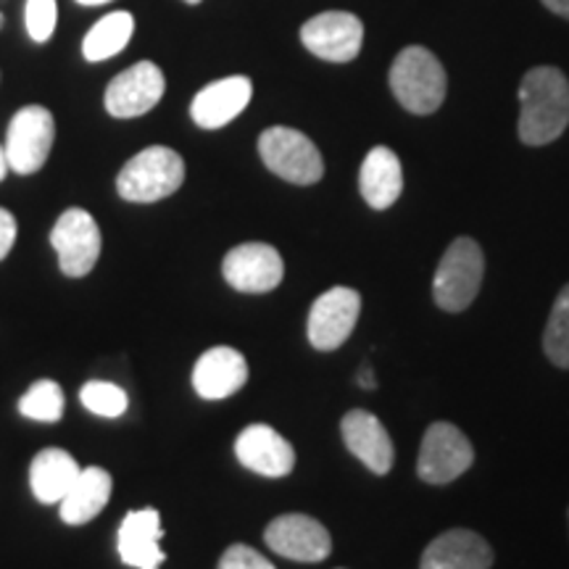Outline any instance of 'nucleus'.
<instances>
[{"label":"nucleus","mask_w":569,"mask_h":569,"mask_svg":"<svg viewBox=\"0 0 569 569\" xmlns=\"http://www.w3.org/2000/svg\"><path fill=\"white\" fill-rule=\"evenodd\" d=\"M80 6H103V3H111V0H77Z\"/></svg>","instance_id":"obj_33"},{"label":"nucleus","mask_w":569,"mask_h":569,"mask_svg":"<svg viewBox=\"0 0 569 569\" xmlns=\"http://www.w3.org/2000/svg\"><path fill=\"white\" fill-rule=\"evenodd\" d=\"M540 3H543L549 11L557 13V17L569 21V0H540Z\"/></svg>","instance_id":"obj_31"},{"label":"nucleus","mask_w":569,"mask_h":569,"mask_svg":"<svg viewBox=\"0 0 569 569\" xmlns=\"http://www.w3.org/2000/svg\"><path fill=\"white\" fill-rule=\"evenodd\" d=\"M356 382H359V388L375 390V388H377V377H375V372H372V367H369V365L361 367L359 372H356Z\"/></svg>","instance_id":"obj_30"},{"label":"nucleus","mask_w":569,"mask_h":569,"mask_svg":"<svg viewBox=\"0 0 569 569\" xmlns=\"http://www.w3.org/2000/svg\"><path fill=\"white\" fill-rule=\"evenodd\" d=\"M361 315V296L353 288H332L311 303L309 343L317 351H336L351 338Z\"/></svg>","instance_id":"obj_10"},{"label":"nucleus","mask_w":569,"mask_h":569,"mask_svg":"<svg viewBox=\"0 0 569 569\" xmlns=\"http://www.w3.org/2000/svg\"><path fill=\"white\" fill-rule=\"evenodd\" d=\"M163 90V71L153 61H138L111 80L106 90V111L117 119L142 117L161 101Z\"/></svg>","instance_id":"obj_12"},{"label":"nucleus","mask_w":569,"mask_h":569,"mask_svg":"<svg viewBox=\"0 0 569 569\" xmlns=\"http://www.w3.org/2000/svg\"><path fill=\"white\" fill-rule=\"evenodd\" d=\"M234 457L264 478H284L296 467V448L269 425H248L234 440Z\"/></svg>","instance_id":"obj_15"},{"label":"nucleus","mask_w":569,"mask_h":569,"mask_svg":"<svg viewBox=\"0 0 569 569\" xmlns=\"http://www.w3.org/2000/svg\"><path fill=\"white\" fill-rule=\"evenodd\" d=\"M111 475L101 467L82 469L80 478L69 488V493L61 498V519L67 525H84L96 519L106 509L111 498Z\"/></svg>","instance_id":"obj_22"},{"label":"nucleus","mask_w":569,"mask_h":569,"mask_svg":"<svg viewBox=\"0 0 569 569\" xmlns=\"http://www.w3.org/2000/svg\"><path fill=\"white\" fill-rule=\"evenodd\" d=\"M134 32V17L130 11H113L106 13L90 27V32L82 40V56L90 63L109 61L119 56L130 46Z\"/></svg>","instance_id":"obj_23"},{"label":"nucleus","mask_w":569,"mask_h":569,"mask_svg":"<svg viewBox=\"0 0 569 569\" xmlns=\"http://www.w3.org/2000/svg\"><path fill=\"white\" fill-rule=\"evenodd\" d=\"M21 417L34 419V422H61L63 417V390L53 380H38L32 388L19 398Z\"/></svg>","instance_id":"obj_25"},{"label":"nucleus","mask_w":569,"mask_h":569,"mask_svg":"<svg viewBox=\"0 0 569 569\" xmlns=\"http://www.w3.org/2000/svg\"><path fill=\"white\" fill-rule=\"evenodd\" d=\"M482 280H486V253L478 240L461 238L446 248L443 259L432 277V301L448 315L467 311L478 298Z\"/></svg>","instance_id":"obj_3"},{"label":"nucleus","mask_w":569,"mask_h":569,"mask_svg":"<svg viewBox=\"0 0 569 569\" xmlns=\"http://www.w3.org/2000/svg\"><path fill=\"white\" fill-rule=\"evenodd\" d=\"M569 127V80L557 67H536L519 84V140L549 146Z\"/></svg>","instance_id":"obj_1"},{"label":"nucleus","mask_w":569,"mask_h":569,"mask_svg":"<svg viewBox=\"0 0 569 569\" xmlns=\"http://www.w3.org/2000/svg\"><path fill=\"white\" fill-rule=\"evenodd\" d=\"M161 517L156 509H138L124 517L119 528V557L127 567L134 569H159L167 559L161 551Z\"/></svg>","instance_id":"obj_19"},{"label":"nucleus","mask_w":569,"mask_h":569,"mask_svg":"<svg viewBox=\"0 0 569 569\" xmlns=\"http://www.w3.org/2000/svg\"><path fill=\"white\" fill-rule=\"evenodd\" d=\"M475 448L451 422H432L425 430L417 457V475L427 486H448L472 467Z\"/></svg>","instance_id":"obj_6"},{"label":"nucleus","mask_w":569,"mask_h":569,"mask_svg":"<svg viewBox=\"0 0 569 569\" xmlns=\"http://www.w3.org/2000/svg\"><path fill=\"white\" fill-rule=\"evenodd\" d=\"M182 182V156L167 146H151L124 163L117 177V190L130 203H156L174 196Z\"/></svg>","instance_id":"obj_4"},{"label":"nucleus","mask_w":569,"mask_h":569,"mask_svg":"<svg viewBox=\"0 0 569 569\" xmlns=\"http://www.w3.org/2000/svg\"><path fill=\"white\" fill-rule=\"evenodd\" d=\"M340 436H343L348 451H351L369 472L386 478L390 469H393V440H390L386 425H382L372 411H348V415L340 419Z\"/></svg>","instance_id":"obj_14"},{"label":"nucleus","mask_w":569,"mask_h":569,"mask_svg":"<svg viewBox=\"0 0 569 569\" xmlns=\"http://www.w3.org/2000/svg\"><path fill=\"white\" fill-rule=\"evenodd\" d=\"M359 190L375 211H386L398 201L403 190V167L388 146H375L367 153L359 172Z\"/></svg>","instance_id":"obj_20"},{"label":"nucleus","mask_w":569,"mask_h":569,"mask_svg":"<svg viewBox=\"0 0 569 569\" xmlns=\"http://www.w3.org/2000/svg\"><path fill=\"white\" fill-rule=\"evenodd\" d=\"M6 174H9V159H6V148L0 146V182L6 180Z\"/></svg>","instance_id":"obj_32"},{"label":"nucleus","mask_w":569,"mask_h":569,"mask_svg":"<svg viewBox=\"0 0 569 569\" xmlns=\"http://www.w3.org/2000/svg\"><path fill=\"white\" fill-rule=\"evenodd\" d=\"M17 243V219L9 209H0V261L11 253Z\"/></svg>","instance_id":"obj_29"},{"label":"nucleus","mask_w":569,"mask_h":569,"mask_svg":"<svg viewBox=\"0 0 569 569\" xmlns=\"http://www.w3.org/2000/svg\"><path fill=\"white\" fill-rule=\"evenodd\" d=\"M259 153L269 172L284 182L315 184L325 174L319 148L293 127H269L261 132Z\"/></svg>","instance_id":"obj_5"},{"label":"nucleus","mask_w":569,"mask_h":569,"mask_svg":"<svg viewBox=\"0 0 569 569\" xmlns=\"http://www.w3.org/2000/svg\"><path fill=\"white\" fill-rule=\"evenodd\" d=\"M80 401L84 409H90L92 415L98 417H122L127 411V403H130V398L119 386H113V382H101V380H92L88 382L80 390Z\"/></svg>","instance_id":"obj_26"},{"label":"nucleus","mask_w":569,"mask_h":569,"mask_svg":"<svg viewBox=\"0 0 569 569\" xmlns=\"http://www.w3.org/2000/svg\"><path fill=\"white\" fill-rule=\"evenodd\" d=\"M493 561V546L480 532L453 528L430 540L419 559V569H490Z\"/></svg>","instance_id":"obj_16"},{"label":"nucleus","mask_w":569,"mask_h":569,"mask_svg":"<svg viewBox=\"0 0 569 569\" xmlns=\"http://www.w3.org/2000/svg\"><path fill=\"white\" fill-rule=\"evenodd\" d=\"M567 525H569V509H567Z\"/></svg>","instance_id":"obj_35"},{"label":"nucleus","mask_w":569,"mask_h":569,"mask_svg":"<svg viewBox=\"0 0 569 569\" xmlns=\"http://www.w3.org/2000/svg\"><path fill=\"white\" fill-rule=\"evenodd\" d=\"M56 0H27L24 19H27V32L34 42H48L56 32Z\"/></svg>","instance_id":"obj_27"},{"label":"nucleus","mask_w":569,"mask_h":569,"mask_svg":"<svg viewBox=\"0 0 569 569\" xmlns=\"http://www.w3.org/2000/svg\"><path fill=\"white\" fill-rule=\"evenodd\" d=\"M184 3H190V6H196V3H201V0H184Z\"/></svg>","instance_id":"obj_34"},{"label":"nucleus","mask_w":569,"mask_h":569,"mask_svg":"<svg viewBox=\"0 0 569 569\" xmlns=\"http://www.w3.org/2000/svg\"><path fill=\"white\" fill-rule=\"evenodd\" d=\"M82 467L63 448H46L32 459L30 486L32 493L42 503H61L74 480L80 478Z\"/></svg>","instance_id":"obj_21"},{"label":"nucleus","mask_w":569,"mask_h":569,"mask_svg":"<svg viewBox=\"0 0 569 569\" xmlns=\"http://www.w3.org/2000/svg\"><path fill=\"white\" fill-rule=\"evenodd\" d=\"M217 569H277L267 557L246 543H234L222 553Z\"/></svg>","instance_id":"obj_28"},{"label":"nucleus","mask_w":569,"mask_h":569,"mask_svg":"<svg viewBox=\"0 0 569 569\" xmlns=\"http://www.w3.org/2000/svg\"><path fill=\"white\" fill-rule=\"evenodd\" d=\"M390 90L409 113L430 117L446 101L448 77L443 63L422 46H409L390 67Z\"/></svg>","instance_id":"obj_2"},{"label":"nucleus","mask_w":569,"mask_h":569,"mask_svg":"<svg viewBox=\"0 0 569 569\" xmlns=\"http://www.w3.org/2000/svg\"><path fill=\"white\" fill-rule=\"evenodd\" d=\"M253 98V84L248 77L234 74L217 80L198 92L190 103V117L201 130H219L230 124L246 111V106Z\"/></svg>","instance_id":"obj_17"},{"label":"nucleus","mask_w":569,"mask_h":569,"mask_svg":"<svg viewBox=\"0 0 569 569\" xmlns=\"http://www.w3.org/2000/svg\"><path fill=\"white\" fill-rule=\"evenodd\" d=\"M0 21H3V17H0Z\"/></svg>","instance_id":"obj_36"},{"label":"nucleus","mask_w":569,"mask_h":569,"mask_svg":"<svg viewBox=\"0 0 569 569\" xmlns=\"http://www.w3.org/2000/svg\"><path fill=\"white\" fill-rule=\"evenodd\" d=\"M267 546L274 553L293 561H325L332 551L330 532L319 519L309 515L274 517L264 530Z\"/></svg>","instance_id":"obj_13"},{"label":"nucleus","mask_w":569,"mask_h":569,"mask_svg":"<svg viewBox=\"0 0 569 569\" xmlns=\"http://www.w3.org/2000/svg\"><path fill=\"white\" fill-rule=\"evenodd\" d=\"M222 274L238 293H272L284 277L282 256L269 243H243L232 248L222 261Z\"/></svg>","instance_id":"obj_11"},{"label":"nucleus","mask_w":569,"mask_h":569,"mask_svg":"<svg viewBox=\"0 0 569 569\" xmlns=\"http://www.w3.org/2000/svg\"><path fill=\"white\" fill-rule=\"evenodd\" d=\"M301 42L309 53L330 63H348L361 53L365 24L348 11H325L301 27Z\"/></svg>","instance_id":"obj_9"},{"label":"nucleus","mask_w":569,"mask_h":569,"mask_svg":"<svg viewBox=\"0 0 569 569\" xmlns=\"http://www.w3.org/2000/svg\"><path fill=\"white\" fill-rule=\"evenodd\" d=\"M248 382V361L230 346L209 348L193 367V388L206 401H222Z\"/></svg>","instance_id":"obj_18"},{"label":"nucleus","mask_w":569,"mask_h":569,"mask_svg":"<svg viewBox=\"0 0 569 569\" xmlns=\"http://www.w3.org/2000/svg\"><path fill=\"white\" fill-rule=\"evenodd\" d=\"M543 353L553 367L569 369V282L559 290L543 330Z\"/></svg>","instance_id":"obj_24"},{"label":"nucleus","mask_w":569,"mask_h":569,"mask_svg":"<svg viewBox=\"0 0 569 569\" xmlns=\"http://www.w3.org/2000/svg\"><path fill=\"white\" fill-rule=\"evenodd\" d=\"M56 138L53 113L46 106H24L13 113L6 132V159L17 174L40 172Z\"/></svg>","instance_id":"obj_7"},{"label":"nucleus","mask_w":569,"mask_h":569,"mask_svg":"<svg viewBox=\"0 0 569 569\" xmlns=\"http://www.w3.org/2000/svg\"><path fill=\"white\" fill-rule=\"evenodd\" d=\"M51 246L59 253L61 272L67 277H84L92 272L101 256V230L84 209H67L51 230Z\"/></svg>","instance_id":"obj_8"}]
</instances>
